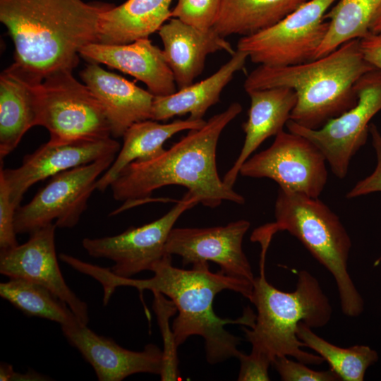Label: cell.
<instances>
[{"mask_svg":"<svg viewBox=\"0 0 381 381\" xmlns=\"http://www.w3.org/2000/svg\"><path fill=\"white\" fill-rule=\"evenodd\" d=\"M80 271L101 284L104 306L121 286H131L140 291L150 290L169 297L179 312L171 327L176 346L181 345L189 337H202L206 359L210 364L237 358L241 353L238 349L240 338L228 332L225 325L238 324L252 327L255 323V314L249 307L236 320L223 319L215 314L213 301L217 294L231 290L250 301L253 284L227 276L220 271L212 272L208 262H195L191 270H184L173 266L171 255L167 254L152 267L153 277L145 279L121 277L113 273L110 268L86 262L81 264Z\"/></svg>","mask_w":381,"mask_h":381,"instance_id":"6da1fadb","label":"cell"},{"mask_svg":"<svg viewBox=\"0 0 381 381\" xmlns=\"http://www.w3.org/2000/svg\"><path fill=\"white\" fill-rule=\"evenodd\" d=\"M115 5L84 0H0V21L14 47V63L44 80L73 70L80 51L97 42L99 18Z\"/></svg>","mask_w":381,"mask_h":381,"instance_id":"7a4b0ae2","label":"cell"},{"mask_svg":"<svg viewBox=\"0 0 381 381\" xmlns=\"http://www.w3.org/2000/svg\"><path fill=\"white\" fill-rule=\"evenodd\" d=\"M242 111L238 102L210 118L160 155L134 161L111 184L113 197L121 201H149L154 190L170 185L185 186L205 207L214 208L225 200L245 203L244 198L219 176L216 150L226 126Z\"/></svg>","mask_w":381,"mask_h":381,"instance_id":"3957f363","label":"cell"},{"mask_svg":"<svg viewBox=\"0 0 381 381\" xmlns=\"http://www.w3.org/2000/svg\"><path fill=\"white\" fill-rule=\"evenodd\" d=\"M375 68L365 59L360 40L346 42L328 54L287 66L259 65L245 80L246 92L285 87L296 95L290 120L318 129L357 103L355 85Z\"/></svg>","mask_w":381,"mask_h":381,"instance_id":"277c9868","label":"cell"},{"mask_svg":"<svg viewBox=\"0 0 381 381\" xmlns=\"http://www.w3.org/2000/svg\"><path fill=\"white\" fill-rule=\"evenodd\" d=\"M266 252L262 251L260 272L255 277L250 301L257 309L252 327H242L251 351L261 354L271 363L276 357L291 356L305 364L320 365V355L302 350L297 337L300 322L310 328H320L330 320L332 308L318 280L309 272L301 270L296 289L280 291L270 284L265 274Z\"/></svg>","mask_w":381,"mask_h":381,"instance_id":"5b68a950","label":"cell"},{"mask_svg":"<svg viewBox=\"0 0 381 381\" xmlns=\"http://www.w3.org/2000/svg\"><path fill=\"white\" fill-rule=\"evenodd\" d=\"M275 222L256 229L251 241L270 239L286 231L298 238L336 282L341 308L358 317L364 302L348 271L351 241L339 217L318 198L279 188L274 205Z\"/></svg>","mask_w":381,"mask_h":381,"instance_id":"8992f818","label":"cell"},{"mask_svg":"<svg viewBox=\"0 0 381 381\" xmlns=\"http://www.w3.org/2000/svg\"><path fill=\"white\" fill-rule=\"evenodd\" d=\"M72 71L59 70L43 80L36 102V126L44 127L49 140L56 142L111 138L104 108Z\"/></svg>","mask_w":381,"mask_h":381,"instance_id":"52a82bcc","label":"cell"},{"mask_svg":"<svg viewBox=\"0 0 381 381\" xmlns=\"http://www.w3.org/2000/svg\"><path fill=\"white\" fill-rule=\"evenodd\" d=\"M337 1L308 0L273 25L241 37L237 49L252 62L267 66L313 60L327 32L325 16Z\"/></svg>","mask_w":381,"mask_h":381,"instance_id":"ba28073f","label":"cell"},{"mask_svg":"<svg viewBox=\"0 0 381 381\" xmlns=\"http://www.w3.org/2000/svg\"><path fill=\"white\" fill-rule=\"evenodd\" d=\"M116 155L61 172L52 177L32 199L18 206L15 214L17 234H31L55 221L59 228H72L79 222L99 178Z\"/></svg>","mask_w":381,"mask_h":381,"instance_id":"9c48e42d","label":"cell"},{"mask_svg":"<svg viewBox=\"0 0 381 381\" xmlns=\"http://www.w3.org/2000/svg\"><path fill=\"white\" fill-rule=\"evenodd\" d=\"M357 103L318 129L299 126L291 120L288 131L299 134L322 153L333 174L339 179L347 174L350 162L365 144L370 121L381 110V71L374 68L355 85Z\"/></svg>","mask_w":381,"mask_h":381,"instance_id":"30bf717a","label":"cell"},{"mask_svg":"<svg viewBox=\"0 0 381 381\" xmlns=\"http://www.w3.org/2000/svg\"><path fill=\"white\" fill-rule=\"evenodd\" d=\"M326 159L306 138L284 130L267 149L250 157L239 174L268 178L279 188L318 198L327 181Z\"/></svg>","mask_w":381,"mask_h":381,"instance_id":"8fae6325","label":"cell"},{"mask_svg":"<svg viewBox=\"0 0 381 381\" xmlns=\"http://www.w3.org/2000/svg\"><path fill=\"white\" fill-rule=\"evenodd\" d=\"M199 203L189 191L160 218L123 233L102 238H85L82 246L88 255L111 260L116 275L130 278L143 271H151L167 253L165 245L174 224L186 210Z\"/></svg>","mask_w":381,"mask_h":381,"instance_id":"7c38bea8","label":"cell"},{"mask_svg":"<svg viewBox=\"0 0 381 381\" xmlns=\"http://www.w3.org/2000/svg\"><path fill=\"white\" fill-rule=\"evenodd\" d=\"M250 226L248 221L239 219L225 226L173 228L165 252L179 255L184 266L213 262L226 275L253 284L255 277L242 246Z\"/></svg>","mask_w":381,"mask_h":381,"instance_id":"4fadbf2b","label":"cell"},{"mask_svg":"<svg viewBox=\"0 0 381 381\" xmlns=\"http://www.w3.org/2000/svg\"><path fill=\"white\" fill-rule=\"evenodd\" d=\"M56 228L55 224H49L30 234L25 243L1 250L0 273L45 287L64 301L81 323L87 325V304L67 285L59 267L55 247Z\"/></svg>","mask_w":381,"mask_h":381,"instance_id":"5bb4252c","label":"cell"},{"mask_svg":"<svg viewBox=\"0 0 381 381\" xmlns=\"http://www.w3.org/2000/svg\"><path fill=\"white\" fill-rule=\"evenodd\" d=\"M120 144L109 138L98 140L56 142L49 140L34 152L25 156L15 169H4L12 202L18 207L23 195L35 183L61 172L85 165L109 155H116Z\"/></svg>","mask_w":381,"mask_h":381,"instance_id":"9a60e30c","label":"cell"},{"mask_svg":"<svg viewBox=\"0 0 381 381\" xmlns=\"http://www.w3.org/2000/svg\"><path fill=\"white\" fill-rule=\"evenodd\" d=\"M70 345L89 363L99 381H121L136 373L160 375L162 350L154 344L140 351L126 349L111 338L97 334L87 325L61 326Z\"/></svg>","mask_w":381,"mask_h":381,"instance_id":"2e32d148","label":"cell"},{"mask_svg":"<svg viewBox=\"0 0 381 381\" xmlns=\"http://www.w3.org/2000/svg\"><path fill=\"white\" fill-rule=\"evenodd\" d=\"M79 54L88 62L103 64L134 77L145 83L155 97L177 91L163 50L153 44L149 37L122 44L92 42L83 47Z\"/></svg>","mask_w":381,"mask_h":381,"instance_id":"e0dca14e","label":"cell"},{"mask_svg":"<svg viewBox=\"0 0 381 381\" xmlns=\"http://www.w3.org/2000/svg\"><path fill=\"white\" fill-rule=\"evenodd\" d=\"M104 109L113 138L123 137L133 124L151 119L155 96L135 83L89 62L80 73Z\"/></svg>","mask_w":381,"mask_h":381,"instance_id":"ac0fdd59","label":"cell"},{"mask_svg":"<svg viewBox=\"0 0 381 381\" xmlns=\"http://www.w3.org/2000/svg\"><path fill=\"white\" fill-rule=\"evenodd\" d=\"M163 53L178 89L193 83L202 73L209 54L225 51L234 54L231 44L213 28L200 30L171 18L158 30Z\"/></svg>","mask_w":381,"mask_h":381,"instance_id":"d6986e66","label":"cell"},{"mask_svg":"<svg viewBox=\"0 0 381 381\" xmlns=\"http://www.w3.org/2000/svg\"><path fill=\"white\" fill-rule=\"evenodd\" d=\"M42 80L14 62L0 75V159L36 126V102Z\"/></svg>","mask_w":381,"mask_h":381,"instance_id":"ffe728a7","label":"cell"},{"mask_svg":"<svg viewBox=\"0 0 381 381\" xmlns=\"http://www.w3.org/2000/svg\"><path fill=\"white\" fill-rule=\"evenodd\" d=\"M248 119L243 124L245 140L240 154L226 172L224 183L233 188L243 164L268 138L277 135L290 120L296 103V92L285 87L252 90Z\"/></svg>","mask_w":381,"mask_h":381,"instance_id":"44dd1931","label":"cell"},{"mask_svg":"<svg viewBox=\"0 0 381 381\" xmlns=\"http://www.w3.org/2000/svg\"><path fill=\"white\" fill-rule=\"evenodd\" d=\"M248 55L236 50L231 59L207 78L162 97H155L151 119L166 121L175 116L189 114L192 120L203 119L210 107L219 101L224 88L236 73L242 70Z\"/></svg>","mask_w":381,"mask_h":381,"instance_id":"7402d4cb","label":"cell"},{"mask_svg":"<svg viewBox=\"0 0 381 381\" xmlns=\"http://www.w3.org/2000/svg\"><path fill=\"white\" fill-rule=\"evenodd\" d=\"M204 119H177L160 123L152 119L137 122L129 127L123 135V143L109 169L99 178L97 190L103 192L119 176L126 166L134 161L153 159L164 152V143L183 131L198 129L205 125Z\"/></svg>","mask_w":381,"mask_h":381,"instance_id":"603a6c76","label":"cell"},{"mask_svg":"<svg viewBox=\"0 0 381 381\" xmlns=\"http://www.w3.org/2000/svg\"><path fill=\"white\" fill-rule=\"evenodd\" d=\"M171 0H127L102 13L97 42L131 43L149 36L171 18Z\"/></svg>","mask_w":381,"mask_h":381,"instance_id":"cb8c5ba5","label":"cell"},{"mask_svg":"<svg viewBox=\"0 0 381 381\" xmlns=\"http://www.w3.org/2000/svg\"><path fill=\"white\" fill-rule=\"evenodd\" d=\"M308 0H220L213 29L224 37L270 27Z\"/></svg>","mask_w":381,"mask_h":381,"instance_id":"d4e9b609","label":"cell"},{"mask_svg":"<svg viewBox=\"0 0 381 381\" xmlns=\"http://www.w3.org/2000/svg\"><path fill=\"white\" fill-rule=\"evenodd\" d=\"M380 6L381 0H338L325 16L329 22L328 30L315 59L328 54L346 42L368 35Z\"/></svg>","mask_w":381,"mask_h":381,"instance_id":"484cf974","label":"cell"},{"mask_svg":"<svg viewBox=\"0 0 381 381\" xmlns=\"http://www.w3.org/2000/svg\"><path fill=\"white\" fill-rule=\"evenodd\" d=\"M0 296L29 317L47 319L61 326L80 322L64 301L35 283L20 278H9L0 284Z\"/></svg>","mask_w":381,"mask_h":381,"instance_id":"4316f807","label":"cell"},{"mask_svg":"<svg viewBox=\"0 0 381 381\" xmlns=\"http://www.w3.org/2000/svg\"><path fill=\"white\" fill-rule=\"evenodd\" d=\"M297 337L304 347L313 349L328 363L340 380L363 381L367 369L379 358L377 352L366 345L337 346L317 335L303 322L298 325Z\"/></svg>","mask_w":381,"mask_h":381,"instance_id":"83f0119b","label":"cell"},{"mask_svg":"<svg viewBox=\"0 0 381 381\" xmlns=\"http://www.w3.org/2000/svg\"><path fill=\"white\" fill-rule=\"evenodd\" d=\"M152 293L154 294L153 309L156 313L164 341L161 380H178L180 378L176 354L178 346L175 342L172 328H170L169 324L170 317L177 310L173 302L171 300H167L162 294Z\"/></svg>","mask_w":381,"mask_h":381,"instance_id":"f1b7e54d","label":"cell"},{"mask_svg":"<svg viewBox=\"0 0 381 381\" xmlns=\"http://www.w3.org/2000/svg\"><path fill=\"white\" fill-rule=\"evenodd\" d=\"M220 0H177L171 18L200 30L213 28L219 9Z\"/></svg>","mask_w":381,"mask_h":381,"instance_id":"f546056e","label":"cell"},{"mask_svg":"<svg viewBox=\"0 0 381 381\" xmlns=\"http://www.w3.org/2000/svg\"><path fill=\"white\" fill-rule=\"evenodd\" d=\"M272 365L283 381H337L339 377L332 370H314L300 361L287 356L276 357Z\"/></svg>","mask_w":381,"mask_h":381,"instance_id":"4dcf8cb0","label":"cell"},{"mask_svg":"<svg viewBox=\"0 0 381 381\" xmlns=\"http://www.w3.org/2000/svg\"><path fill=\"white\" fill-rule=\"evenodd\" d=\"M17 207L12 202L8 187L0 175V249H8L18 245L15 229Z\"/></svg>","mask_w":381,"mask_h":381,"instance_id":"1f68e13d","label":"cell"},{"mask_svg":"<svg viewBox=\"0 0 381 381\" xmlns=\"http://www.w3.org/2000/svg\"><path fill=\"white\" fill-rule=\"evenodd\" d=\"M369 133L376 154V167L369 176L359 181L347 193L346 196L349 199L375 192H381V133L377 127L373 123L370 124ZM380 262L381 256L375 261L374 266H377Z\"/></svg>","mask_w":381,"mask_h":381,"instance_id":"d6a6232c","label":"cell"},{"mask_svg":"<svg viewBox=\"0 0 381 381\" xmlns=\"http://www.w3.org/2000/svg\"><path fill=\"white\" fill-rule=\"evenodd\" d=\"M237 358L240 361L238 381H269L271 361L266 357L251 351L245 354L241 351Z\"/></svg>","mask_w":381,"mask_h":381,"instance_id":"836d02e7","label":"cell"},{"mask_svg":"<svg viewBox=\"0 0 381 381\" xmlns=\"http://www.w3.org/2000/svg\"><path fill=\"white\" fill-rule=\"evenodd\" d=\"M360 46L366 61L381 71V33L369 32L360 39Z\"/></svg>","mask_w":381,"mask_h":381,"instance_id":"e575fe53","label":"cell"},{"mask_svg":"<svg viewBox=\"0 0 381 381\" xmlns=\"http://www.w3.org/2000/svg\"><path fill=\"white\" fill-rule=\"evenodd\" d=\"M49 379L44 375L37 373L32 370L25 373L15 372L12 365L6 363H1L0 365V380H49Z\"/></svg>","mask_w":381,"mask_h":381,"instance_id":"d590c367","label":"cell"},{"mask_svg":"<svg viewBox=\"0 0 381 381\" xmlns=\"http://www.w3.org/2000/svg\"><path fill=\"white\" fill-rule=\"evenodd\" d=\"M369 30L372 33H381V6L371 21Z\"/></svg>","mask_w":381,"mask_h":381,"instance_id":"8d00e7d4","label":"cell"}]
</instances>
